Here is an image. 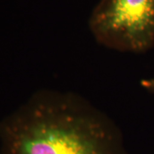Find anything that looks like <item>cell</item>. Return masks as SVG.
Listing matches in <instances>:
<instances>
[{
  "instance_id": "6da1fadb",
  "label": "cell",
  "mask_w": 154,
  "mask_h": 154,
  "mask_svg": "<svg viewBox=\"0 0 154 154\" xmlns=\"http://www.w3.org/2000/svg\"><path fill=\"white\" fill-rule=\"evenodd\" d=\"M0 154H128L122 130L82 95L40 89L0 120Z\"/></svg>"
},
{
  "instance_id": "7a4b0ae2",
  "label": "cell",
  "mask_w": 154,
  "mask_h": 154,
  "mask_svg": "<svg viewBox=\"0 0 154 154\" xmlns=\"http://www.w3.org/2000/svg\"><path fill=\"white\" fill-rule=\"evenodd\" d=\"M88 25L95 40L104 47L145 52L154 45V0H99Z\"/></svg>"
},
{
  "instance_id": "3957f363",
  "label": "cell",
  "mask_w": 154,
  "mask_h": 154,
  "mask_svg": "<svg viewBox=\"0 0 154 154\" xmlns=\"http://www.w3.org/2000/svg\"><path fill=\"white\" fill-rule=\"evenodd\" d=\"M141 86L150 93H154V77L150 79H145L141 81Z\"/></svg>"
}]
</instances>
